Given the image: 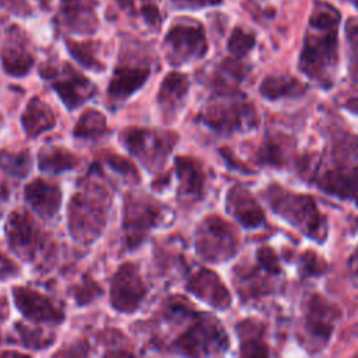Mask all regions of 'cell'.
Returning a JSON list of instances; mask_svg holds the SVG:
<instances>
[{"label":"cell","mask_w":358,"mask_h":358,"mask_svg":"<svg viewBox=\"0 0 358 358\" xmlns=\"http://www.w3.org/2000/svg\"><path fill=\"white\" fill-rule=\"evenodd\" d=\"M148 74L150 70L147 67H116L109 84V95L115 99L127 98L145 83Z\"/></svg>","instance_id":"7402d4cb"},{"label":"cell","mask_w":358,"mask_h":358,"mask_svg":"<svg viewBox=\"0 0 358 358\" xmlns=\"http://www.w3.org/2000/svg\"><path fill=\"white\" fill-rule=\"evenodd\" d=\"M204 122L224 133L249 129L256 124L253 106L232 90H222L203 112Z\"/></svg>","instance_id":"5b68a950"},{"label":"cell","mask_w":358,"mask_h":358,"mask_svg":"<svg viewBox=\"0 0 358 358\" xmlns=\"http://www.w3.org/2000/svg\"><path fill=\"white\" fill-rule=\"evenodd\" d=\"M67 46L71 52V55L87 69L94 70H102V63L96 60L94 55V49L90 43H76V42H67Z\"/></svg>","instance_id":"4dcf8cb0"},{"label":"cell","mask_w":358,"mask_h":358,"mask_svg":"<svg viewBox=\"0 0 358 358\" xmlns=\"http://www.w3.org/2000/svg\"><path fill=\"white\" fill-rule=\"evenodd\" d=\"M109 197L103 189L87 187L71 197L69 206L70 231L78 241L90 242L96 238L108 217Z\"/></svg>","instance_id":"277c9868"},{"label":"cell","mask_w":358,"mask_h":358,"mask_svg":"<svg viewBox=\"0 0 358 358\" xmlns=\"http://www.w3.org/2000/svg\"><path fill=\"white\" fill-rule=\"evenodd\" d=\"M324 264L320 263L319 257L315 253H310L309 256H303V266L302 270L309 273V274H319L322 273L324 268Z\"/></svg>","instance_id":"836d02e7"},{"label":"cell","mask_w":358,"mask_h":358,"mask_svg":"<svg viewBox=\"0 0 358 358\" xmlns=\"http://www.w3.org/2000/svg\"><path fill=\"white\" fill-rule=\"evenodd\" d=\"M303 168L322 192L358 204V155L334 150L329 155L309 158Z\"/></svg>","instance_id":"7a4b0ae2"},{"label":"cell","mask_w":358,"mask_h":358,"mask_svg":"<svg viewBox=\"0 0 358 358\" xmlns=\"http://www.w3.org/2000/svg\"><path fill=\"white\" fill-rule=\"evenodd\" d=\"M25 199L43 217H53L62 201L60 189L43 179H35L25 187Z\"/></svg>","instance_id":"ac0fdd59"},{"label":"cell","mask_w":358,"mask_h":358,"mask_svg":"<svg viewBox=\"0 0 358 358\" xmlns=\"http://www.w3.org/2000/svg\"><path fill=\"white\" fill-rule=\"evenodd\" d=\"M176 172L179 176V194L186 200L199 199L204 189V173L200 164L190 157H178Z\"/></svg>","instance_id":"ffe728a7"},{"label":"cell","mask_w":358,"mask_h":358,"mask_svg":"<svg viewBox=\"0 0 358 358\" xmlns=\"http://www.w3.org/2000/svg\"><path fill=\"white\" fill-rule=\"evenodd\" d=\"M159 208L148 199L127 194L123 208V229L129 248H136L158 222Z\"/></svg>","instance_id":"8fae6325"},{"label":"cell","mask_w":358,"mask_h":358,"mask_svg":"<svg viewBox=\"0 0 358 358\" xmlns=\"http://www.w3.org/2000/svg\"><path fill=\"white\" fill-rule=\"evenodd\" d=\"M348 108H350L351 110H354L355 113H358V101H357V99H352V102L348 103Z\"/></svg>","instance_id":"60d3db41"},{"label":"cell","mask_w":358,"mask_h":358,"mask_svg":"<svg viewBox=\"0 0 358 358\" xmlns=\"http://www.w3.org/2000/svg\"><path fill=\"white\" fill-rule=\"evenodd\" d=\"M14 299L17 308L25 317L34 322L60 323L64 319L63 310L52 303L45 295L24 287L14 288Z\"/></svg>","instance_id":"4fadbf2b"},{"label":"cell","mask_w":358,"mask_h":358,"mask_svg":"<svg viewBox=\"0 0 358 358\" xmlns=\"http://www.w3.org/2000/svg\"><path fill=\"white\" fill-rule=\"evenodd\" d=\"M178 7L187 8H201L206 6H215L221 3V0H172Z\"/></svg>","instance_id":"74e56055"},{"label":"cell","mask_w":358,"mask_h":358,"mask_svg":"<svg viewBox=\"0 0 358 358\" xmlns=\"http://www.w3.org/2000/svg\"><path fill=\"white\" fill-rule=\"evenodd\" d=\"M122 140L126 148L151 169L164 164L173 147L175 136L172 133L131 127L123 131Z\"/></svg>","instance_id":"9c48e42d"},{"label":"cell","mask_w":358,"mask_h":358,"mask_svg":"<svg viewBox=\"0 0 358 358\" xmlns=\"http://www.w3.org/2000/svg\"><path fill=\"white\" fill-rule=\"evenodd\" d=\"M305 90H306L305 84H302L295 77H289V76H268L262 81L259 87L262 96L270 101L282 99V98H295L302 95Z\"/></svg>","instance_id":"484cf974"},{"label":"cell","mask_w":358,"mask_h":358,"mask_svg":"<svg viewBox=\"0 0 358 358\" xmlns=\"http://www.w3.org/2000/svg\"><path fill=\"white\" fill-rule=\"evenodd\" d=\"M63 20L74 32L90 34L96 29V13L94 0H64Z\"/></svg>","instance_id":"d6986e66"},{"label":"cell","mask_w":358,"mask_h":358,"mask_svg":"<svg viewBox=\"0 0 358 358\" xmlns=\"http://www.w3.org/2000/svg\"><path fill=\"white\" fill-rule=\"evenodd\" d=\"M241 340V354L248 357H266L268 354L264 341V326L257 320H243L236 326Z\"/></svg>","instance_id":"cb8c5ba5"},{"label":"cell","mask_w":358,"mask_h":358,"mask_svg":"<svg viewBox=\"0 0 358 358\" xmlns=\"http://www.w3.org/2000/svg\"><path fill=\"white\" fill-rule=\"evenodd\" d=\"M239 248V239L232 225L218 215L204 218L196 232V249L201 259L213 263L231 259Z\"/></svg>","instance_id":"8992f818"},{"label":"cell","mask_w":358,"mask_h":358,"mask_svg":"<svg viewBox=\"0 0 358 358\" xmlns=\"http://www.w3.org/2000/svg\"><path fill=\"white\" fill-rule=\"evenodd\" d=\"M176 347L189 355L220 354L228 348V337L218 320L199 315L196 322L179 337Z\"/></svg>","instance_id":"52a82bcc"},{"label":"cell","mask_w":358,"mask_h":358,"mask_svg":"<svg viewBox=\"0 0 358 358\" xmlns=\"http://www.w3.org/2000/svg\"><path fill=\"white\" fill-rule=\"evenodd\" d=\"M106 131V120L105 116L95 109L85 110L74 129V134L83 138H96L101 137Z\"/></svg>","instance_id":"83f0119b"},{"label":"cell","mask_w":358,"mask_h":358,"mask_svg":"<svg viewBox=\"0 0 358 358\" xmlns=\"http://www.w3.org/2000/svg\"><path fill=\"white\" fill-rule=\"evenodd\" d=\"M187 88L189 80L185 74L172 71L164 78L158 92V103L166 116L179 110V106L187 94Z\"/></svg>","instance_id":"44dd1931"},{"label":"cell","mask_w":358,"mask_h":358,"mask_svg":"<svg viewBox=\"0 0 358 358\" xmlns=\"http://www.w3.org/2000/svg\"><path fill=\"white\" fill-rule=\"evenodd\" d=\"M77 164L76 155L69 152L64 148L48 147L43 148L39 154V166L43 171L49 172H62L73 169Z\"/></svg>","instance_id":"4316f807"},{"label":"cell","mask_w":358,"mask_h":358,"mask_svg":"<svg viewBox=\"0 0 358 358\" xmlns=\"http://www.w3.org/2000/svg\"><path fill=\"white\" fill-rule=\"evenodd\" d=\"M340 312L337 306L320 295H313L305 308L302 333L305 343L313 350L326 347L330 341Z\"/></svg>","instance_id":"ba28073f"},{"label":"cell","mask_w":358,"mask_h":358,"mask_svg":"<svg viewBox=\"0 0 358 358\" xmlns=\"http://www.w3.org/2000/svg\"><path fill=\"white\" fill-rule=\"evenodd\" d=\"M22 127L31 137L41 134L55 126V115L52 109L38 98H32L22 113Z\"/></svg>","instance_id":"d4e9b609"},{"label":"cell","mask_w":358,"mask_h":358,"mask_svg":"<svg viewBox=\"0 0 358 358\" xmlns=\"http://www.w3.org/2000/svg\"><path fill=\"white\" fill-rule=\"evenodd\" d=\"M345 36L348 43V71L351 78L358 81V20L352 18L345 27Z\"/></svg>","instance_id":"f1b7e54d"},{"label":"cell","mask_w":358,"mask_h":358,"mask_svg":"<svg viewBox=\"0 0 358 358\" xmlns=\"http://www.w3.org/2000/svg\"><path fill=\"white\" fill-rule=\"evenodd\" d=\"M340 11L326 1L313 4L299 55V70L323 88L334 83L338 66Z\"/></svg>","instance_id":"6da1fadb"},{"label":"cell","mask_w":358,"mask_h":358,"mask_svg":"<svg viewBox=\"0 0 358 358\" xmlns=\"http://www.w3.org/2000/svg\"><path fill=\"white\" fill-rule=\"evenodd\" d=\"M263 197L277 215L305 236L316 242L326 239V218L310 196L273 183L263 190Z\"/></svg>","instance_id":"3957f363"},{"label":"cell","mask_w":358,"mask_h":358,"mask_svg":"<svg viewBox=\"0 0 358 358\" xmlns=\"http://www.w3.org/2000/svg\"><path fill=\"white\" fill-rule=\"evenodd\" d=\"M137 1H140V14L141 17H144V14L150 10V7H154L155 4L151 3V0H117V3L120 4L122 8H126V10H130V11H134L136 7H137Z\"/></svg>","instance_id":"d590c367"},{"label":"cell","mask_w":358,"mask_h":358,"mask_svg":"<svg viewBox=\"0 0 358 358\" xmlns=\"http://www.w3.org/2000/svg\"><path fill=\"white\" fill-rule=\"evenodd\" d=\"M108 162L113 166V169H116V171H119V172H122V173H124V175H130V173L136 175L134 166H133L129 161L123 159V158L119 157V155H112L110 158H108Z\"/></svg>","instance_id":"e575fe53"},{"label":"cell","mask_w":358,"mask_h":358,"mask_svg":"<svg viewBox=\"0 0 358 358\" xmlns=\"http://www.w3.org/2000/svg\"><path fill=\"white\" fill-rule=\"evenodd\" d=\"M348 1H350V3H352L355 8H358V0H348Z\"/></svg>","instance_id":"b9f144b4"},{"label":"cell","mask_w":358,"mask_h":358,"mask_svg":"<svg viewBox=\"0 0 358 358\" xmlns=\"http://www.w3.org/2000/svg\"><path fill=\"white\" fill-rule=\"evenodd\" d=\"M99 291H101V289L98 288V285H96V284H94V282L88 281L85 285H83V287H80V288H78V291H77L76 296H77L78 302L84 303V302H87V301H90V299H92V298H94V295H95L96 292H99Z\"/></svg>","instance_id":"8d00e7d4"},{"label":"cell","mask_w":358,"mask_h":358,"mask_svg":"<svg viewBox=\"0 0 358 358\" xmlns=\"http://www.w3.org/2000/svg\"><path fill=\"white\" fill-rule=\"evenodd\" d=\"M165 43L171 62L176 64L203 57L208 48L201 25L190 22L172 25L165 36Z\"/></svg>","instance_id":"30bf717a"},{"label":"cell","mask_w":358,"mask_h":358,"mask_svg":"<svg viewBox=\"0 0 358 358\" xmlns=\"http://www.w3.org/2000/svg\"><path fill=\"white\" fill-rule=\"evenodd\" d=\"M227 210L246 228H257L264 222V214L253 194L242 187L232 186L227 193Z\"/></svg>","instance_id":"e0dca14e"},{"label":"cell","mask_w":358,"mask_h":358,"mask_svg":"<svg viewBox=\"0 0 358 358\" xmlns=\"http://www.w3.org/2000/svg\"><path fill=\"white\" fill-rule=\"evenodd\" d=\"M255 46V36L241 28H235L228 41V50L235 57L246 56Z\"/></svg>","instance_id":"f546056e"},{"label":"cell","mask_w":358,"mask_h":358,"mask_svg":"<svg viewBox=\"0 0 358 358\" xmlns=\"http://www.w3.org/2000/svg\"><path fill=\"white\" fill-rule=\"evenodd\" d=\"M4 70L13 76H24L34 63V57L28 49L27 39L18 27H11L0 50Z\"/></svg>","instance_id":"9a60e30c"},{"label":"cell","mask_w":358,"mask_h":358,"mask_svg":"<svg viewBox=\"0 0 358 358\" xmlns=\"http://www.w3.org/2000/svg\"><path fill=\"white\" fill-rule=\"evenodd\" d=\"M15 273H17V266L0 252V277H8Z\"/></svg>","instance_id":"f35d334b"},{"label":"cell","mask_w":358,"mask_h":358,"mask_svg":"<svg viewBox=\"0 0 358 358\" xmlns=\"http://www.w3.org/2000/svg\"><path fill=\"white\" fill-rule=\"evenodd\" d=\"M0 164L4 166V169H8L14 175H25L29 169V154L21 152V154H7L3 152L0 157Z\"/></svg>","instance_id":"1f68e13d"},{"label":"cell","mask_w":358,"mask_h":358,"mask_svg":"<svg viewBox=\"0 0 358 358\" xmlns=\"http://www.w3.org/2000/svg\"><path fill=\"white\" fill-rule=\"evenodd\" d=\"M53 88L70 109L81 105L96 90L91 84V81L77 74L76 71H73L70 76H66L57 81H53Z\"/></svg>","instance_id":"603a6c76"},{"label":"cell","mask_w":358,"mask_h":358,"mask_svg":"<svg viewBox=\"0 0 358 358\" xmlns=\"http://www.w3.org/2000/svg\"><path fill=\"white\" fill-rule=\"evenodd\" d=\"M187 289L217 309H227L231 305L229 291L211 270H199L187 282Z\"/></svg>","instance_id":"2e32d148"},{"label":"cell","mask_w":358,"mask_h":358,"mask_svg":"<svg viewBox=\"0 0 358 358\" xmlns=\"http://www.w3.org/2000/svg\"><path fill=\"white\" fill-rule=\"evenodd\" d=\"M257 263L267 270L268 273L278 275L281 273V266L278 263V257L274 253V250L268 246H263L257 250Z\"/></svg>","instance_id":"d6a6232c"},{"label":"cell","mask_w":358,"mask_h":358,"mask_svg":"<svg viewBox=\"0 0 358 358\" xmlns=\"http://www.w3.org/2000/svg\"><path fill=\"white\" fill-rule=\"evenodd\" d=\"M348 267H350V271L352 273V275H354L355 278H358V245H357L355 250L352 252V255L350 256Z\"/></svg>","instance_id":"ab89813d"},{"label":"cell","mask_w":358,"mask_h":358,"mask_svg":"<svg viewBox=\"0 0 358 358\" xmlns=\"http://www.w3.org/2000/svg\"><path fill=\"white\" fill-rule=\"evenodd\" d=\"M147 288L140 277L137 266L124 263L113 275L110 285V302L120 312H133L145 296Z\"/></svg>","instance_id":"7c38bea8"},{"label":"cell","mask_w":358,"mask_h":358,"mask_svg":"<svg viewBox=\"0 0 358 358\" xmlns=\"http://www.w3.org/2000/svg\"><path fill=\"white\" fill-rule=\"evenodd\" d=\"M6 232L8 243L15 252L25 256V259L35 256L41 239L39 231L29 215L21 211H14L8 218Z\"/></svg>","instance_id":"5bb4252c"}]
</instances>
